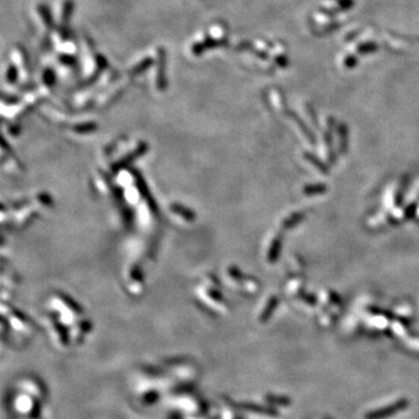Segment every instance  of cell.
Masks as SVG:
<instances>
[{
	"mask_svg": "<svg viewBox=\"0 0 419 419\" xmlns=\"http://www.w3.org/2000/svg\"><path fill=\"white\" fill-rule=\"evenodd\" d=\"M39 397L28 393L24 390H21L20 393H18L14 398V410L17 414L25 417H31L36 414V410H39Z\"/></svg>",
	"mask_w": 419,
	"mask_h": 419,
	"instance_id": "cell-1",
	"label": "cell"
},
{
	"mask_svg": "<svg viewBox=\"0 0 419 419\" xmlns=\"http://www.w3.org/2000/svg\"><path fill=\"white\" fill-rule=\"evenodd\" d=\"M172 404L176 409L184 412V414H196L200 409V399L197 397V395H193L191 392L178 393L171 398Z\"/></svg>",
	"mask_w": 419,
	"mask_h": 419,
	"instance_id": "cell-2",
	"label": "cell"
},
{
	"mask_svg": "<svg viewBox=\"0 0 419 419\" xmlns=\"http://www.w3.org/2000/svg\"><path fill=\"white\" fill-rule=\"evenodd\" d=\"M380 49L379 44L374 41H367V42L360 43L356 48V52L360 55H367V54H374Z\"/></svg>",
	"mask_w": 419,
	"mask_h": 419,
	"instance_id": "cell-3",
	"label": "cell"
},
{
	"mask_svg": "<svg viewBox=\"0 0 419 419\" xmlns=\"http://www.w3.org/2000/svg\"><path fill=\"white\" fill-rule=\"evenodd\" d=\"M357 63H359V59L354 54H350L344 60V66L347 69H354L357 65Z\"/></svg>",
	"mask_w": 419,
	"mask_h": 419,
	"instance_id": "cell-4",
	"label": "cell"
},
{
	"mask_svg": "<svg viewBox=\"0 0 419 419\" xmlns=\"http://www.w3.org/2000/svg\"><path fill=\"white\" fill-rule=\"evenodd\" d=\"M337 6L340 12L350 11L355 6V0H337Z\"/></svg>",
	"mask_w": 419,
	"mask_h": 419,
	"instance_id": "cell-5",
	"label": "cell"
},
{
	"mask_svg": "<svg viewBox=\"0 0 419 419\" xmlns=\"http://www.w3.org/2000/svg\"><path fill=\"white\" fill-rule=\"evenodd\" d=\"M319 12H321L322 14L326 15V17H335L339 12H340V9L338 7L337 8H321L319 9Z\"/></svg>",
	"mask_w": 419,
	"mask_h": 419,
	"instance_id": "cell-6",
	"label": "cell"
},
{
	"mask_svg": "<svg viewBox=\"0 0 419 419\" xmlns=\"http://www.w3.org/2000/svg\"><path fill=\"white\" fill-rule=\"evenodd\" d=\"M276 63L281 66V68H287L288 64H289V59H288V57L284 56V55H277L276 56Z\"/></svg>",
	"mask_w": 419,
	"mask_h": 419,
	"instance_id": "cell-7",
	"label": "cell"
},
{
	"mask_svg": "<svg viewBox=\"0 0 419 419\" xmlns=\"http://www.w3.org/2000/svg\"><path fill=\"white\" fill-rule=\"evenodd\" d=\"M191 419H194V418H191ZM196 419H204V418H201V417H197Z\"/></svg>",
	"mask_w": 419,
	"mask_h": 419,
	"instance_id": "cell-8",
	"label": "cell"
}]
</instances>
